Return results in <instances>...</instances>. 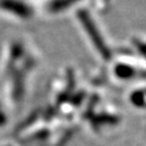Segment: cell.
Listing matches in <instances>:
<instances>
[{
	"label": "cell",
	"instance_id": "obj_1",
	"mask_svg": "<svg viewBox=\"0 0 146 146\" xmlns=\"http://www.w3.org/2000/svg\"><path fill=\"white\" fill-rule=\"evenodd\" d=\"M0 10L8 11L17 16H26L28 15V9L22 2L16 0H0Z\"/></svg>",
	"mask_w": 146,
	"mask_h": 146
},
{
	"label": "cell",
	"instance_id": "obj_2",
	"mask_svg": "<svg viewBox=\"0 0 146 146\" xmlns=\"http://www.w3.org/2000/svg\"><path fill=\"white\" fill-rule=\"evenodd\" d=\"M1 123H3V113L0 111V125H1Z\"/></svg>",
	"mask_w": 146,
	"mask_h": 146
}]
</instances>
